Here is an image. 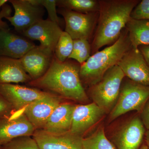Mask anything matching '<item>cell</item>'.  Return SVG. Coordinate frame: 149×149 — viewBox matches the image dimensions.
Returning <instances> with one entry per match:
<instances>
[{
	"mask_svg": "<svg viewBox=\"0 0 149 149\" xmlns=\"http://www.w3.org/2000/svg\"><path fill=\"white\" fill-rule=\"evenodd\" d=\"M83 149H116L107 139L103 127H100L87 138H83Z\"/></svg>",
	"mask_w": 149,
	"mask_h": 149,
	"instance_id": "22",
	"label": "cell"
},
{
	"mask_svg": "<svg viewBox=\"0 0 149 149\" xmlns=\"http://www.w3.org/2000/svg\"><path fill=\"white\" fill-rule=\"evenodd\" d=\"M32 136L40 149H83V137L70 131L56 135L40 129Z\"/></svg>",
	"mask_w": 149,
	"mask_h": 149,
	"instance_id": "14",
	"label": "cell"
},
{
	"mask_svg": "<svg viewBox=\"0 0 149 149\" xmlns=\"http://www.w3.org/2000/svg\"><path fill=\"white\" fill-rule=\"evenodd\" d=\"M106 111L95 103L76 105L72 115L70 132L83 136L102 118Z\"/></svg>",
	"mask_w": 149,
	"mask_h": 149,
	"instance_id": "13",
	"label": "cell"
},
{
	"mask_svg": "<svg viewBox=\"0 0 149 149\" xmlns=\"http://www.w3.org/2000/svg\"><path fill=\"white\" fill-rule=\"evenodd\" d=\"M141 118L136 116L122 126L116 133L115 142L118 149H138L146 130Z\"/></svg>",
	"mask_w": 149,
	"mask_h": 149,
	"instance_id": "17",
	"label": "cell"
},
{
	"mask_svg": "<svg viewBox=\"0 0 149 149\" xmlns=\"http://www.w3.org/2000/svg\"><path fill=\"white\" fill-rule=\"evenodd\" d=\"M140 149H148V147H147L146 145H143L142 147H141Z\"/></svg>",
	"mask_w": 149,
	"mask_h": 149,
	"instance_id": "34",
	"label": "cell"
},
{
	"mask_svg": "<svg viewBox=\"0 0 149 149\" xmlns=\"http://www.w3.org/2000/svg\"><path fill=\"white\" fill-rule=\"evenodd\" d=\"M1 144H0V147H1Z\"/></svg>",
	"mask_w": 149,
	"mask_h": 149,
	"instance_id": "35",
	"label": "cell"
},
{
	"mask_svg": "<svg viewBox=\"0 0 149 149\" xmlns=\"http://www.w3.org/2000/svg\"><path fill=\"white\" fill-rule=\"evenodd\" d=\"M130 17L135 19L149 20V0H143L133 9Z\"/></svg>",
	"mask_w": 149,
	"mask_h": 149,
	"instance_id": "27",
	"label": "cell"
},
{
	"mask_svg": "<svg viewBox=\"0 0 149 149\" xmlns=\"http://www.w3.org/2000/svg\"><path fill=\"white\" fill-rule=\"evenodd\" d=\"M15 10L13 16L6 17L15 29L22 34L33 24L43 19L44 8L35 5L29 0H10Z\"/></svg>",
	"mask_w": 149,
	"mask_h": 149,
	"instance_id": "7",
	"label": "cell"
},
{
	"mask_svg": "<svg viewBox=\"0 0 149 149\" xmlns=\"http://www.w3.org/2000/svg\"><path fill=\"white\" fill-rule=\"evenodd\" d=\"M138 49L149 66V45L139 46Z\"/></svg>",
	"mask_w": 149,
	"mask_h": 149,
	"instance_id": "31",
	"label": "cell"
},
{
	"mask_svg": "<svg viewBox=\"0 0 149 149\" xmlns=\"http://www.w3.org/2000/svg\"><path fill=\"white\" fill-rule=\"evenodd\" d=\"M54 58V52L39 45L35 46L19 60L25 72L34 80L46 73Z\"/></svg>",
	"mask_w": 149,
	"mask_h": 149,
	"instance_id": "15",
	"label": "cell"
},
{
	"mask_svg": "<svg viewBox=\"0 0 149 149\" xmlns=\"http://www.w3.org/2000/svg\"><path fill=\"white\" fill-rule=\"evenodd\" d=\"M56 5L60 8L82 13L99 12L100 10V1L96 0H56Z\"/></svg>",
	"mask_w": 149,
	"mask_h": 149,
	"instance_id": "21",
	"label": "cell"
},
{
	"mask_svg": "<svg viewBox=\"0 0 149 149\" xmlns=\"http://www.w3.org/2000/svg\"><path fill=\"white\" fill-rule=\"evenodd\" d=\"M73 40L66 32H63L58 41L54 52L55 58L58 61L68 59L73 48Z\"/></svg>",
	"mask_w": 149,
	"mask_h": 149,
	"instance_id": "23",
	"label": "cell"
},
{
	"mask_svg": "<svg viewBox=\"0 0 149 149\" xmlns=\"http://www.w3.org/2000/svg\"><path fill=\"white\" fill-rule=\"evenodd\" d=\"M63 32L59 24L47 19L37 22L22 35L29 40L40 41L41 47L54 53Z\"/></svg>",
	"mask_w": 149,
	"mask_h": 149,
	"instance_id": "12",
	"label": "cell"
},
{
	"mask_svg": "<svg viewBox=\"0 0 149 149\" xmlns=\"http://www.w3.org/2000/svg\"><path fill=\"white\" fill-rule=\"evenodd\" d=\"M8 0H0V8H2L5 5H6V3L8 2Z\"/></svg>",
	"mask_w": 149,
	"mask_h": 149,
	"instance_id": "33",
	"label": "cell"
},
{
	"mask_svg": "<svg viewBox=\"0 0 149 149\" xmlns=\"http://www.w3.org/2000/svg\"><path fill=\"white\" fill-rule=\"evenodd\" d=\"M117 65L128 79L149 87V66L139 49H130Z\"/></svg>",
	"mask_w": 149,
	"mask_h": 149,
	"instance_id": "9",
	"label": "cell"
},
{
	"mask_svg": "<svg viewBox=\"0 0 149 149\" xmlns=\"http://www.w3.org/2000/svg\"><path fill=\"white\" fill-rule=\"evenodd\" d=\"M91 53V45L88 40H74L72 52L68 59L74 60L81 65L88 60Z\"/></svg>",
	"mask_w": 149,
	"mask_h": 149,
	"instance_id": "24",
	"label": "cell"
},
{
	"mask_svg": "<svg viewBox=\"0 0 149 149\" xmlns=\"http://www.w3.org/2000/svg\"><path fill=\"white\" fill-rule=\"evenodd\" d=\"M146 141L147 146L148 149H149V130H148L146 133Z\"/></svg>",
	"mask_w": 149,
	"mask_h": 149,
	"instance_id": "32",
	"label": "cell"
},
{
	"mask_svg": "<svg viewBox=\"0 0 149 149\" xmlns=\"http://www.w3.org/2000/svg\"><path fill=\"white\" fill-rule=\"evenodd\" d=\"M80 65L71 59L58 61L54 56L47 71L37 80L28 85L33 88L52 93L63 99L87 103L89 98L80 77Z\"/></svg>",
	"mask_w": 149,
	"mask_h": 149,
	"instance_id": "1",
	"label": "cell"
},
{
	"mask_svg": "<svg viewBox=\"0 0 149 149\" xmlns=\"http://www.w3.org/2000/svg\"><path fill=\"white\" fill-rule=\"evenodd\" d=\"M132 48L125 27L116 42L102 50L95 53L80 65L79 74L83 85L91 87L99 82L107 71L117 65L123 55Z\"/></svg>",
	"mask_w": 149,
	"mask_h": 149,
	"instance_id": "3",
	"label": "cell"
},
{
	"mask_svg": "<svg viewBox=\"0 0 149 149\" xmlns=\"http://www.w3.org/2000/svg\"><path fill=\"white\" fill-rule=\"evenodd\" d=\"M36 45L31 40L11 32L8 28L0 31V56L20 59Z\"/></svg>",
	"mask_w": 149,
	"mask_h": 149,
	"instance_id": "16",
	"label": "cell"
},
{
	"mask_svg": "<svg viewBox=\"0 0 149 149\" xmlns=\"http://www.w3.org/2000/svg\"><path fill=\"white\" fill-rule=\"evenodd\" d=\"M141 118L145 128L149 130V99L141 111Z\"/></svg>",
	"mask_w": 149,
	"mask_h": 149,
	"instance_id": "30",
	"label": "cell"
},
{
	"mask_svg": "<svg viewBox=\"0 0 149 149\" xmlns=\"http://www.w3.org/2000/svg\"><path fill=\"white\" fill-rule=\"evenodd\" d=\"M125 28L128 31L132 47L149 45V20L130 18Z\"/></svg>",
	"mask_w": 149,
	"mask_h": 149,
	"instance_id": "20",
	"label": "cell"
},
{
	"mask_svg": "<svg viewBox=\"0 0 149 149\" xmlns=\"http://www.w3.org/2000/svg\"><path fill=\"white\" fill-rule=\"evenodd\" d=\"M49 92L18 84H0V94L11 105L15 111L47 95Z\"/></svg>",
	"mask_w": 149,
	"mask_h": 149,
	"instance_id": "11",
	"label": "cell"
},
{
	"mask_svg": "<svg viewBox=\"0 0 149 149\" xmlns=\"http://www.w3.org/2000/svg\"><path fill=\"white\" fill-rule=\"evenodd\" d=\"M0 149H40L32 136L17 137L3 144Z\"/></svg>",
	"mask_w": 149,
	"mask_h": 149,
	"instance_id": "25",
	"label": "cell"
},
{
	"mask_svg": "<svg viewBox=\"0 0 149 149\" xmlns=\"http://www.w3.org/2000/svg\"><path fill=\"white\" fill-rule=\"evenodd\" d=\"M149 99V87L128 79L122 83L117 102L110 112L111 120L131 111H142Z\"/></svg>",
	"mask_w": 149,
	"mask_h": 149,
	"instance_id": "5",
	"label": "cell"
},
{
	"mask_svg": "<svg viewBox=\"0 0 149 149\" xmlns=\"http://www.w3.org/2000/svg\"><path fill=\"white\" fill-rule=\"evenodd\" d=\"M53 93L47 95L29 104L23 112L35 130L43 129L49 118L63 100Z\"/></svg>",
	"mask_w": 149,
	"mask_h": 149,
	"instance_id": "8",
	"label": "cell"
},
{
	"mask_svg": "<svg viewBox=\"0 0 149 149\" xmlns=\"http://www.w3.org/2000/svg\"><path fill=\"white\" fill-rule=\"evenodd\" d=\"M125 74L117 65L107 71L99 82L90 87L89 93L93 102L104 110L111 111L118 99Z\"/></svg>",
	"mask_w": 149,
	"mask_h": 149,
	"instance_id": "4",
	"label": "cell"
},
{
	"mask_svg": "<svg viewBox=\"0 0 149 149\" xmlns=\"http://www.w3.org/2000/svg\"><path fill=\"white\" fill-rule=\"evenodd\" d=\"M75 106L70 103H61L53 112L42 130L56 135L70 131Z\"/></svg>",
	"mask_w": 149,
	"mask_h": 149,
	"instance_id": "18",
	"label": "cell"
},
{
	"mask_svg": "<svg viewBox=\"0 0 149 149\" xmlns=\"http://www.w3.org/2000/svg\"><path fill=\"white\" fill-rule=\"evenodd\" d=\"M98 24L91 45L92 55L100 48L111 45L119 38L130 19L133 9L140 2L137 0L99 1Z\"/></svg>",
	"mask_w": 149,
	"mask_h": 149,
	"instance_id": "2",
	"label": "cell"
},
{
	"mask_svg": "<svg viewBox=\"0 0 149 149\" xmlns=\"http://www.w3.org/2000/svg\"><path fill=\"white\" fill-rule=\"evenodd\" d=\"M15 111L11 105L0 94V118L10 116Z\"/></svg>",
	"mask_w": 149,
	"mask_h": 149,
	"instance_id": "28",
	"label": "cell"
},
{
	"mask_svg": "<svg viewBox=\"0 0 149 149\" xmlns=\"http://www.w3.org/2000/svg\"><path fill=\"white\" fill-rule=\"evenodd\" d=\"M23 112L15 111L10 116L0 118V144L6 143L21 136H32L35 131Z\"/></svg>",
	"mask_w": 149,
	"mask_h": 149,
	"instance_id": "10",
	"label": "cell"
},
{
	"mask_svg": "<svg viewBox=\"0 0 149 149\" xmlns=\"http://www.w3.org/2000/svg\"><path fill=\"white\" fill-rule=\"evenodd\" d=\"M57 12L64 18L65 32L73 40H89L95 27L99 12L82 13L61 8Z\"/></svg>",
	"mask_w": 149,
	"mask_h": 149,
	"instance_id": "6",
	"label": "cell"
},
{
	"mask_svg": "<svg viewBox=\"0 0 149 149\" xmlns=\"http://www.w3.org/2000/svg\"><path fill=\"white\" fill-rule=\"evenodd\" d=\"M32 80L19 59L0 56V84L28 83Z\"/></svg>",
	"mask_w": 149,
	"mask_h": 149,
	"instance_id": "19",
	"label": "cell"
},
{
	"mask_svg": "<svg viewBox=\"0 0 149 149\" xmlns=\"http://www.w3.org/2000/svg\"><path fill=\"white\" fill-rule=\"evenodd\" d=\"M33 4L41 6L47 10L49 19L59 25L60 20L56 10V0H29Z\"/></svg>",
	"mask_w": 149,
	"mask_h": 149,
	"instance_id": "26",
	"label": "cell"
},
{
	"mask_svg": "<svg viewBox=\"0 0 149 149\" xmlns=\"http://www.w3.org/2000/svg\"><path fill=\"white\" fill-rule=\"evenodd\" d=\"M11 13V8L8 5H5L2 8L0 11V31L3 29L8 28V25L6 22L3 21V19L10 17Z\"/></svg>",
	"mask_w": 149,
	"mask_h": 149,
	"instance_id": "29",
	"label": "cell"
}]
</instances>
